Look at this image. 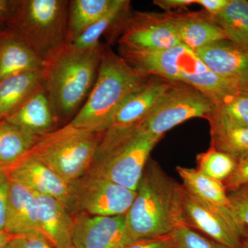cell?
<instances>
[{
    "mask_svg": "<svg viewBox=\"0 0 248 248\" xmlns=\"http://www.w3.org/2000/svg\"><path fill=\"white\" fill-rule=\"evenodd\" d=\"M115 35L119 36V48L129 50H162L182 44L167 13H129L111 34L110 40Z\"/></svg>",
    "mask_w": 248,
    "mask_h": 248,
    "instance_id": "obj_11",
    "label": "cell"
},
{
    "mask_svg": "<svg viewBox=\"0 0 248 248\" xmlns=\"http://www.w3.org/2000/svg\"><path fill=\"white\" fill-rule=\"evenodd\" d=\"M167 14L183 45L195 52L218 41L228 40L224 31L205 12Z\"/></svg>",
    "mask_w": 248,
    "mask_h": 248,
    "instance_id": "obj_17",
    "label": "cell"
},
{
    "mask_svg": "<svg viewBox=\"0 0 248 248\" xmlns=\"http://www.w3.org/2000/svg\"><path fill=\"white\" fill-rule=\"evenodd\" d=\"M113 0H72L68 12L66 42L91 27L108 11Z\"/></svg>",
    "mask_w": 248,
    "mask_h": 248,
    "instance_id": "obj_26",
    "label": "cell"
},
{
    "mask_svg": "<svg viewBox=\"0 0 248 248\" xmlns=\"http://www.w3.org/2000/svg\"><path fill=\"white\" fill-rule=\"evenodd\" d=\"M130 4V1L127 0H113L110 9L99 20L66 43L79 48H92L100 45L103 36L110 35L129 14Z\"/></svg>",
    "mask_w": 248,
    "mask_h": 248,
    "instance_id": "obj_24",
    "label": "cell"
},
{
    "mask_svg": "<svg viewBox=\"0 0 248 248\" xmlns=\"http://www.w3.org/2000/svg\"><path fill=\"white\" fill-rule=\"evenodd\" d=\"M136 192L125 214L127 229L134 242L171 234L185 224V189L154 160L147 163Z\"/></svg>",
    "mask_w": 248,
    "mask_h": 248,
    "instance_id": "obj_1",
    "label": "cell"
},
{
    "mask_svg": "<svg viewBox=\"0 0 248 248\" xmlns=\"http://www.w3.org/2000/svg\"><path fill=\"white\" fill-rule=\"evenodd\" d=\"M184 217L187 226L229 248H241L242 239L248 234L229 209L214 206L186 189Z\"/></svg>",
    "mask_w": 248,
    "mask_h": 248,
    "instance_id": "obj_12",
    "label": "cell"
},
{
    "mask_svg": "<svg viewBox=\"0 0 248 248\" xmlns=\"http://www.w3.org/2000/svg\"><path fill=\"white\" fill-rule=\"evenodd\" d=\"M174 248H229L192 229L186 224L172 233Z\"/></svg>",
    "mask_w": 248,
    "mask_h": 248,
    "instance_id": "obj_30",
    "label": "cell"
},
{
    "mask_svg": "<svg viewBox=\"0 0 248 248\" xmlns=\"http://www.w3.org/2000/svg\"><path fill=\"white\" fill-rule=\"evenodd\" d=\"M175 81L151 76L116 111L103 133L94 161L99 159L138 131Z\"/></svg>",
    "mask_w": 248,
    "mask_h": 248,
    "instance_id": "obj_6",
    "label": "cell"
},
{
    "mask_svg": "<svg viewBox=\"0 0 248 248\" xmlns=\"http://www.w3.org/2000/svg\"><path fill=\"white\" fill-rule=\"evenodd\" d=\"M4 170L10 180L19 183L36 193L53 197L74 215L71 184L39 160L27 153Z\"/></svg>",
    "mask_w": 248,
    "mask_h": 248,
    "instance_id": "obj_14",
    "label": "cell"
},
{
    "mask_svg": "<svg viewBox=\"0 0 248 248\" xmlns=\"http://www.w3.org/2000/svg\"><path fill=\"white\" fill-rule=\"evenodd\" d=\"M17 235L10 234L6 231L0 232V248H5L9 244L10 241H12Z\"/></svg>",
    "mask_w": 248,
    "mask_h": 248,
    "instance_id": "obj_39",
    "label": "cell"
},
{
    "mask_svg": "<svg viewBox=\"0 0 248 248\" xmlns=\"http://www.w3.org/2000/svg\"><path fill=\"white\" fill-rule=\"evenodd\" d=\"M160 140L138 130L95 160L87 172L136 191L151 152Z\"/></svg>",
    "mask_w": 248,
    "mask_h": 248,
    "instance_id": "obj_8",
    "label": "cell"
},
{
    "mask_svg": "<svg viewBox=\"0 0 248 248\" xmlns=\"http://www.w3.org/2000/svg\"><path fill=\"white\" fill-rule=\"evenodd\" d=\"M69 1H14L5 21L16 34L45 62L66 43Z\"/></svg>",
    "mask_w": 248,
    "mask_h": 248,
    "instance_id": "obj_4",
    "label": "cell"
},
{
    "mask_svg": "<svg viewBox=\"0 0 248 248\" xmlns=\"http://www.w3.org/2000/svg\"><path fill=\"white\" fill-rule=\"evenodd\" d=\"M150 77L137 71L104 46L94 86L71 123L76 128L103 135L116 111Z\"/></svg>",
    "mask_w": 248,
    "mask_h": 248,
    "instance_id": "obj_3",
    "label": "cell"
},
{
    "mask_svg": "<svg viewBox=\"0 0 248 248\" xmlns=\"http://www.w3.org/2000/svg\"><path fill=\"white\" fill-rule=\"evenodd\" d=\"M102 136L70 122L40 137L27 153L71 184L91 169Z\"/></svg>",
    "mask_w": 248,
    "mask_h": 248,
    "instance_id": "obj_5",
    "label": "cell"
},
{
    "mask_svg": "<svg viewBox=\"0 0 248 248\" xmlns=\"http://www.w3.org/2000/svg\"><path fill=\"white\" fill-rule=\"evenodd\" d=\"M176 170L189 193L214 206L229 209L228 192L223 182L207 177L197 169L177 166Z\"/></svg>",
    "mask_w": 248,
    "mask_h": 248,
    "instance_id": "obj_23",
    "label": "cell"
},
{
    "mask_svg": "<svg viewBox=\"0 0 248 248\" xmlns=\"http://www.w3.org/2000/svg\"><path fill=\"white\" fill-rule=\"evenodd\" d=\"M210 125V146L238 161L248 156V126L230 123L212 112L205 119Z\"/></svg>",
    "mask_w": 248,
    "mask_h": 248,
    "instance_id": "obj_22",
    "label": "cell"
},
{
    "mask_svg": "<svg viewBox=\"0 0 248 248\" xmlns=\"http://www.w3.org/2000/svg\"><path fill=\"white\" fill-rule=\"evenodd\" d=\"M248 182V156L238 163L234 172L223 182L227 192H230Z\"/></svg>",
    "mask_w": 248,
    "mask_h": 248,
    "instance_id": "obj_34",
    "label": "cell"
},
{
    "mask_svg": "<svg viewBox=\"0 0 248 248\" xmlns=\"http://www.w3.org/2000/svg\"><path fill=\"white\" fill-rule=\"evenodd\" d=\"M213 113L230 123L248 126V93H238L216 107Z\"/></svg>",
    "mask_w": 248,
    "mask_h": 248,
    "instance_id": "obj_29",
    "label": "cell"
},
{
    "mask_svg": "<svg viewBox=\"0 0 248 248\" xmlns=\"http://www.w3.org/2000/svg\"><path fill=\"white\" fill-rule=\"evenodd\" d=\"M44 61L9 29L0 32V80L42 69Z\"/></svg>",
    "mask_w": 248,
    "mask_h": 248,
    "instance_id": "obj_20",
    "label": "cell"
},
{
    "mask_svg": "<svg viewBox=\"0 0 248 248\" xmlns=\"http://www.w3.org/2000/svg\"><path fill=\"white\" fill-rule=\"evenodd\" d=\"M5 120L37 138L57 130L60 124L53 101L44 84Z\"/></svg>",
    "mask_w": 248,
    "mask_h": 248,
    "instance_id": "obj_16",
    "label": "cell"
},
{
    "mask_svg": "<svg viewBox=\"0 0 248 248\" xmlns=\"http://www.w3.org/2000/svg\"><path fill=\"white\" fill-rule=\"evenodd\" d=\"M133 243L127 229L125 215H74L72 244L76 248H124Z\"/></svg>",
    "mask_w": 248,
    "mask_h": 248,
    "instance_id": "obj_13",
    "label": "cell"
},
{
    "mask_svg": "<svg viewBox=\"0 0 248 248\" xmlns=\"http://www.w3.org/2000/svg\"><path fill=\"white\" fill-rule=\"evenodd\" d=\"M119 51L127 63L142 74L184 84L205 66L194 50L183 44L162 50L119 48Z\"/></svg>",
    "mask_w": 248,
    "mask_h": 248,
    "instance_id": "obj_9",
    "label": "cell"
},
{
    "mask_svg": "<svg viewBox=\"0 0 248 248\" xmlns=\"http://www.w3.org/2000/svg\"><path fill=\"white\" fill-rule=\"evenodd\" d=\"M10 179L4 170H0V232L6 231L9 205Z\"/></svg>",
    "mask_w": 248,
    "mask_h": 248,
    "instance_id": "obj_33",
    "label": "cell"
},
{
    "mask_svg": "<svg viewBox=\"0 0 248 248\" xmlns=\"http://www.w3.org/2000/svg\"><path fill=\"white\" fill-rule=\"evenodd\" d=\"M153 3L167 13L186 9L191 5L196 4L195 0H155Z\"/></svg>",
    "mask_w": 248,
    "mask_h": 248,
    "instance_id": "obj_37",
    "label": "cell"
},
{
    "mask_svg": "<svg viewBox=\"0 0 248 248\" xmlns=\"http://www.w3.org/2000/svg\"><path fill=\"white\" fill-rule=\"evenodd\" d=\"M39 138L7 121L0 122V170L7 169L21 159Z\"/></svg>",
    "mask_w": 248,
    "mask_h": 248,
    "instance_id": "obj_25",
    "label": "cell"
},
{
    "mask_svg": "<svg viewBox=\"0 0 248 248\" xmlns=\"http://www.w3.org/2000/svg\"><path fill=\"white\" fill-rule=\"evenodd\" d=\"M104 45L79 48L66 43L44 62V84L63 125L70 123L97 79Z\"/></svg>",
    "mask_w": 248,
    "mask_h": 248,
    "instance_id": "obj_2",
    "label": "cell"
},
{
    "mask_svg": "<svg viewBox=\"0 0 248 248\" xmlns=\"http://www.w3.org/2000/svg\"><path fill=\"white\" fill-rule=\"evenodd\" d=\"M172 234L136 241L124 248H174Z\"/></svg>",
    "mask_w": 248,
    "mask_h": 248,
    "instance_id": "obj_35",
    "label": "cell"
},
{
    "mask_svg": "<svg viewBox=\"0 0 248 248\" xmlns=\"http://www.w3.org/2000/svg\"><path fill=\"white\" fill-rule=\"evenodd\" d=\"M43 84V68L0 80V122L12 115Z\"/></svg>",
    "mask_w": 248,
    "mask_h": 248,
    "instance_id": "obj_21",
    "label": "cell"
},
{
    "mask_svg": "<svg viewBox=\"0 0 248 248\" xmlns=\"http://www.w3.org/2000/svg\"><path fill=\"white\" fill-rule=\"evenodd\" d=\"M62 248H76L74 246L72 245V246H68V247Z\"/></svg>",
    "mask_w": 248,
    "mask_h": 248,
    "instance_id": "obj_41",
    "label": "cell"
},
{
    "mask_svg": "<svg viewBox=\"0 0 248 248\" xmlns=\"http://www.w3.org/2000/svg\"><path fill=\"white\" fill-rule=\"evenodd\" d=\"M229 210L240 225L248 230V182L228 192Z\"/></svg>",
    "mask_w": 248,
    "mask_h": 248,
    "instance_id": "obj_31",
    "label": "cell"
},
{
    "mask_svg": "<svg viewBox=\"0 0 248 248\" xmlns=\"http://www.w3.org/2000/svg\"><path fill=\"white\" fill-rule=\"evenodd\" d=\"M195 53L210 71L240 92L248 93V49L223 40Z\"/></svg>",
    "mask_w": 248,
    "mask_h": 248,
    "instance_id": "obj_15",
    "label": "cell"
},
{
    "mask_svg": "<svg viewBox=\"0 0 248 248\" xmlns=\"http://www.w3.org/2000/svg\"><path fill=\"white\" fill-rule=\"evenodd\" d=\"M241 248H248V234L242 239Z\"/></svg>",
    "mask_w": 248,
    "mask_h": 248,
    "instance_id": "obj_40",
    "label": "cell"
},
{
    "mask_svg": "<svg viewBox=\"0 0 248 248\" xmlns=\"http://www.w3.org/2000/svg\"><path fill=\"white\" fill-rule=\"evenodd\" d=\"M14 1H7V0H0V22L5 20L7 17L11 7H12Z\"/></svg>",
    "mask_w": 248,
    "mask_h": 248,
    "instance_id": "obj_38",
    "label": "cell"
},
{
    "mask_svg": "<svg viewBox=\"0 0 248 248\" xmlns=\"http://www.w3.org/2000/svg\"><path fill=\"white\" fill-rule=\"evenodd\" d=\"M229 1L230 0H195L196 4L200 5L210 17L221 14Z\"/></svg>",
    "mask_w": 248,
    "mask_h": 248,
    "instance_id": "obj_36",
    "label": "cell"
},
{
    "mask_svg": "<svg viewBox=\"0 0 248 248\" xmlns=\"http://www.w3.org/2000/svg\"><path fill=\"white\" fill-rule=\"evenodd\" d=\"M38 202L40 231L55 248L72 246L74 215L56 199L34 192Z\"/></svg>",
    "mask_w": 248,
    "mask_h": 248,
    "instance_id": "obj_19",
    "label": "cell"
},
{
    "mask_svg": "<svg viewBox=\"0 0 248 248\" xmlns=\"http://www.w3.org/2000/svg\"><path fill=\"white\" fill-rule=\"evenodd\" d=\"M5 231L17 236L40 233L38 202L35 193L19 183L12 180H10Z\"/></svg>",
    "mask_w": 248,
    "mask_h": 248,
    "instance_id": "obj_18",
    "label": "cell"
},
{
    "mask_svg": "<svg viewBox=\"0 0 248 248\" xmlns=\"http://www.w3.org/2000/svg\"><path fill=\"white\" fill-rule=\"evenodd\" d=\"M197 169L218 182H224L234 172L238 161L226 153L210 146L197 155Z\"/></svg>",
    "mask_w": 248,
    "mask_h": 248,
    "instance_id": "obj_28",
    "label": "cell"
},
{
    "mask_svg": "<svg viewBox=\"0 0 248 248\" xmlns=\"http://www.w3.org/2000/svg\"><path fill=\"white\" fill-rule=\"evenodd\" d=\"M71 185L74 215L78 213L105 217L125 215L137 195L136 191L89 172Z\"/></svg>",
    "mask_w": 248,
    "mask_h": 248,
    "instance_id": "obj_10",
    "label": "cell"
},
{
    "mask_svg": "<svg viewBox=\"0 0 248 248\" xmlns=\"http://www.w3.org/2000/svg\"><path fill=\"white\" fill-rule=\"evenodd\" d=\"M215 108L213 101L193 86L174 82L138 130L161 140L174 127L190 119H206Z\"/></svg>",
    "mask_w": 248,
    "mask_h": 248,
    "instance_id": "obj_7",
    "label": "cell"
},
{
    "mask_svg": "<svg viewBox=\"0 0 248 248\" xmlns=\"http://www.w3.org/2000/svg\"><path fill=\"white\" fill-rule=\"evenodd\" d=\"M211 18L228 40L248 49V0H230L221 14Z\"/></svg>",
    "mask_w": 248,
    "mask_h": 248,
    "instance_id": "obj_27",
    "label": "cell"
},
{
    "mask_svg": "<svg viewBox=\"0 0 248 248\" xmlns=\"http://www.w3.org/2000/svg\"><path fill=\"white\" fill-rule=\"evenodd\" d=\"M5 248H55L46 236L41 233L17 236Z\"/></svg>",
    "mask_w": 248,
    "mask_h": 248,
    "instance_id": "obj_32",
    "label": "cell"
}]
</instances>
